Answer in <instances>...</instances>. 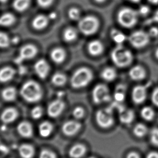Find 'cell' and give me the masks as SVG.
Listing matches in <instances>:
<instances>
[{"mask_svg":"<svg viewBox=\"0 0 158 158\" xmlns=\"http://www.w3.org/2000/svg\"><path fill=\"white\" fill-rule=\"evenodd\" d=\"M149 36L156 37L158 36V28L156 27H152L149 29V33H148Z\"/></svg>","mask_w":158,"mask_h":158,"instance_id":"cell-44","label":"cell"},{"mask_svg":"<svg viewBox=\"0 0 158 158\" xmlns=\"http://www.w3.org/2000/svg\"><path fill=\"white\" fill-rule=\"evenodd\" d=\"M51 57L53 61L56 64H61L66 59V52L64 49L61 48H56L52 51Z\"/></svg>","mask_w":158,"mask_h":158,"instance_id":"cell-23","label":"cell"},{"mask_svg":"<svg viewBox=\"0 0 158 158\" xmlns=\"http://www.w3.org/2000/svg\"><path fill=\"white\" fill-rule=\"evenodd\" d=\"M65 103L61 99H57L49 104L47 112L49 116L52 118H57L62 113L65 108Z\"/></svg>","mask_w":158,"mask_h":158,"instance_id":"cell-10","label":"cell"},{"mask_svg":"<svg viewBox=\"0 0 158 158\" xmlns=\"http://www.w3.org/2000/svg\"><path fill=\"white\" fill-rule=\"evenodd\" d=\"M110 36L114 42L118 44H122L126 40V35L117 29H113L111 31Z\"/></svg>","mask_w":158,"mask_h":158,"instance_id":"cell-30","label":"cell"},{"mask_svg":"<svg viewBox=\"0 0 158 158\" xmlns=\"http://www.w3.org/2000/svg\"><path fill=\"white\" fill-rule=\"evenodd\" d=\"M147 89L145 86L139 85L133 88L132 93V100L137 105L141 104L146 100Z\"/></svg>","mask_w":158,"mask_h":158,"instance_id":"cell-12","label":"cell"},{"mask_svg":"<svg viewBox=\"0 0 158 158\" xmlns=\"http://www.w3.org/2000/svg\"><path fill=\"white\" fill-rule=\"evenodd\" d=\"M151 100L152 103L158 107V87L154 89L151 95Z\"/></svg>","mask_w":158,"mask_h":158,"instance_id":"cell-41","label":"cell"},{"mask_svg":"<svg viewBox=\"0 0 158 158\" xmlns=\"http://www.w3.org/2000/svg\"><path fill=\"white\" fill-rule=\"evenodd\" d=\"M87 152L86 146L82 143H77L73 145L69 151V156L71 158H81Z\"/></svg>","mask_w":158,"mask_h":158,"instance_id":"cell-16","label":"cell"},{"mask_svg":"<svg viewBox=\"0 0 158 158\" xmlns=\"http://www.w3.org/2000/svg\"><path fill=\"white\" fill-rule=\"evenodd\" d=\"M111 59L117 67L124 68L132 63L133 55L131 51L122 44H118L111 52Z\"/></svg>","mask_w":158,"mask_h":158,"instance_id":"cell-2","label":"cell"},{"mask_svg":"<svg viewBox=\"0 0 158 158\" xmlns=\"http://www.w3.org/2000/svg\"><path fill=\"white\" fill-rule=\"evenodd\" d=\"M141 116L146 121H151L153 120L155 113L152 108L146 106L143 108L140 112Z\"/></svg>","mask_w":158,"mask_h":158,"instance_id":"cell-32","label":"cell"},{"mask_svg":"<svg viewBox=\"0 0 158 158\" xmlns=\"http://www.w3.org/2000/svg\"><path fill=\"white\" fill-rule=\"evenodd\" d=\"M85 114V111L83 108L77 106L73 110V116L76 119H81L84 118Z\"/></svg>","mask_w":158,"mask_h":158,"instance_id":"cell-38","label":"cell"},{"mask_svg":"<svg viewBox=\"0 0 158 158\" xmlns=\"http://www.w3.org/2000/svg\"><path fill=\"white\" fill-rule=\"evenodd\" d=\"M116 70L112 67H107L105 68L101 73V77L105 81L111 82L116 79Z\"/></svg>","mask_w":158,"mask_h":158,"instance_id":"cell-26","label":"cell"},{"mask_svg":"<svg viewBox=\"0 0 158 158\" xmlns=\"http://www.w3.org/2000/svg\"><path fill=\"white\" fill-rule=\"evenodd\" d=\"M156 58L158 59V48L156 49Z\"/></svg>","mask_w":158,"mask_h":158,"instance_id":"cell-51","label":"cell"},{"mask_svg":"<svg viewBox=\"0 0 158 158\" xmlns=\"http://www.w3.org/2000/svg\"><path fill=\"white\" fill-rule=\"evenodd\" d=\"M53 131V126L50 122L44 121L40 124L39 133L42 138H48L51 135Z\"/></svg>","mask_w":158,"mask_h":158,"instance_id":"cell-24","label":"cell"},{"mask_svg":"<svg viewBox=\"0 0 158 158\" xmlns=\"http://www.w3.org/2000/svg\"><path fill=\"white\" fill-rule=\"evenodd\" d=\"M92 100L96 105L108 102L110 100V90L107 86L103 84H98L93 89Z\"/></svg>","mask_w":158,"mask_h":158,"instance_id":"cell-7","label":"cell"},{"mask_svg":"<svg viewBox=\"0 0 158 158\" xmlns=\"http://www.w3.org/2000/svg\"><path fill=\"white\" fill-rule=\"evenodd\" d=\"M43 113L44 112L42 107L40 106H36L33 108L31 111V116L34 120H38L42 117Z\"/></svg>","mask_w":158,"mask_h":158,"instance_id":"cell-36","label":"cell"},{"mask_svg":"<svg viewBox=\"0 0 158 158\" xmlns=\"http://www.w3.org/2000/svg\"><path fill=\"white\" fill-rule=\"evenodd\" d=\"M17 131L20 136L24 138H30L33 136V127L28 121H23L19 123Z\"/></svg>","mask_w":158,"mask_h":158,"instance_id":"cell-15","label":"cell"},{"mask_svg":"<svg viewBox=\"0 0 158 158\" xmlns=\"http://www.w3.org/2000/svg\"><path fill=\"white\" fill-rule=\"evenodd\" d=\"M103 44L99 40H94L88 44V51L92 56H98L103 52Z\"/></svg>","mask_w":158,"mask_h":158,"instance_id":"cell-20","label":"cell"},{"mask_svg":"<svg viewBox=\"0 0 158 158\" xmlns=\"http://www.w3.org/2000/svg\"><path fill=\"white\" fill-rule=\"evenodd\" d=\"M19 116L18 110L15 108L8 107L6 108L1 115V120L6 125L13 123Z\"/></svg>","mask_w":158,"mask_h":158,"instance_id":"cell-13","label":"cell"},{"mask_svg":"<svg viewBox=\"0 0 158 158\" xmlns=\"http://www.w3.org/2000/svg\"><path fill=\"white\" fill-rule=\"evenodd\" d=\"M95 158V157H94V156H91V157H89V158Z\"/></svg>","mask_w":158,"mask_h":158,"instance_id":"cell-54","label":"cell"},{"mask_svg":"<svg viewBox=\"0 0 158 158\" xmlns=\"http://www.w3.org/2000/svg\"><path fill=\"white\" fill-rule=\"evenodd\" d=\"M77 30L72 27L66 28L63 33L64 40L67 42H72L77 39Z\"/></svg>","mask_w":158,"mask_h":158,"instance_id":"cell-27","label":"cell"},{"mask_svg":"<svg viewBox=\"0 0 158 158\" xmlns=\"http://www.w3.org/2000/svg\"><path fill=\"white\" fill-rule=\"evenodd\" d=\"M48 18L44 15L36 16L32 21V26L36 30H42L45 28L48 24Z\"/></svg>","mask_w":158,"mask_h":158,"instance_id":"cell-21","label":"cell"},{"mask_svg":"<svg viewBox=\"0 0 158 158\" xmlns=\"http://www.w3.org/2000/svg\"><path fill=\"white\" fill-rule=\"evenodd\" d=\"M3 143L1 141V140H0V149H1V147H2V146Z\"/></svg>","mask_w":158,"mask_h":158,"instance_id":"cell-53","label":"cell"},{"mask_svg":"<svg viewBox=\"0 0 158 158\" xmlns=\"http://www.w3.org/2000/svg\"><path fill=\"white\" fill-rule=\"evenodd\" d=\"M98 3H103V2H105L106 0H95Z\"/></svg>","mask_w":158,"mask_h":158,"instance_id":"cell-50","label":"cell"},{"mask_svg":"<svg viewBox=\"0 0 158 158\" xmlns=\"http://www.w3.org/2000/svg\"><path fill=\"white\" fill-rule=\"evenodd\" d=\"M15 70L10 67H6L0 70V82L5 83L13 79Z\"/></svg>","mask_w":158,"mask_h":158,"instance_id":"cell-22","label":"cell"},{"mask_svg":"<svg viewBox=\"0 0 158 158\" xmlns=\"http://www.w3.org/2000/svg\"><path fill=\"white\" fill-rule=\"evenodd\" d=\"M131 79L134 81H141L145 79L146 71L145 69L140 66H135L132 67L129 72Z\"/></svg>","mask_w":158,"mask_h":158,"instance_id":"cell-18","label":"cell"},{"mask_svg":"<svg viewBox=\"0 0 158 158\" xmlns=\"http://www.w3.org/2000/svg\"><path fill=\"white\" fill-rule=\"evenodd\" d=\"M133 132L134 135L136 137L139 138H141L147 134L148 128L147 126L144 124L139 123L134 126Z\"/></svg>","mask_w":158,"mask_h":158,"instance_id":"cell-29","label":"cell"},{"mask_svg":"<svg viewBox=\"0 0 158 158\" xmlns=\"http://www.w3.org/2000/svg\"><path fill=\"white\" fill-rule=\"evenodd\" d=\"M8 0H0V2L2 3L6 2Z\"/></svg>","mask_w":158,"mask_h":158,"instance_id":"cell-52","label":"cell"},{"mask_svg":"<svg viewBox=\"0 0 158 158\" xmlns=\"http://www.w3.org/2000/svg\"><path fill=\"white\" fill-rule=\"evenodd\" d=\"M149 1V2L151 3L152 4H157L158 3V0H148Z\"/></svg>","mask_w":158,"mask_h":158,"instance_id":"cell-48","label":"cell"},{"mask_svg":"<svg viewBox=\"0 0 158 158\" xmlns=\"http://www.w3.org/2000/svg\"><path fill=\"white\" fill-rule=\"evenodd\" d=\"M31 0H14V8L19 12L25 11L31 5Z\"/></svg>","mask_w":158,"mask_h":158,"instance_id":"cell-31","label":"cell"},{"mask_svg":"<svg viewBox=\"0 0 158 158\" xmlns=\"http://www.w3.org/2000/svg\"><path fill=\"white\" fill-rule=\"evenodd\" d=\"M151 21L158 23V10L154 14V15L153 18L152 19Z\"/></svg>","mask_w":158,"mask_h":158,"instance_id":"cell-47","label":"cell"},{"mask_svg":"<svg viewBox=\"0 0 158 158\" xmlns=\"http://www.w3.org/2000/svg\"><path fill=\"white\" fill-rule=\"evenodd\" d=\"M17 91L13 87H8L2 91L1 96L3 100L7 102H11L15 100Z\"/></svg>","mask_w":158,"mask_h":158,"instance_id":"cell-25","label":"cell"},{"mask_svg":"<svg viewBox=\"0 0 158 158\" xmlns=\"http://www.w3.org/2000/svg\"><path fill=\"white\" fill-rule=\"evenodd\" d=\"M52 82L55 86H64L67 82V77L63 73H56L52 77Z\"/></svg>","mask_w":158,"mask_h":158,"instance_id":"cell-33","label":"cell"},{"mask_svg":"<svg viewBox=\"0 0 158 158\" xmlns=\"http://www.w3.org/2000/svg\"><path fill=\"white\" fill-rule=\"evenodd\" d=\"M138 11L130 8H123L118 14V21L122 26L127 28L134 27L138 22Z\"/></svg>","mask_w":158,"mask_h":158,"instance_id":"cell-4","label":"cell"},{"mask_svg":"<svg viewBox=\"0 0 158 158\" xmlns=\"http://www.w3.org/2000/svg\"><path fill=\"white\" fill-rule=\"evenodd\" d=\"M39 158H57L54 152L49 149H44L40 152Z\"/></svg>","mask_w":158,"mask_h":158,"instance_id":"cell-40","label":"cell"},{"mask_svg":"<svg viewBox=\"0 0 158 158\" xmlns=\"http://www.w3.org/2000/svg\"><path fill=\"white\" fill-rule=\"evenodd\" d=\"M34 70L40 79H44L48 74L49 66L45 60L40 59L35 64Z\"/></svg>","mask_w":158,"mask_h":158,"instance_id":"cell-14","label":"cell"},{"mask_svg":"<svg viewBox=\"0 0 158 158\" xmlns=\"http://www.w3.org/2000/svg\"><path fill=\"white\" fill-rule=\"evenodd\" d=\"M81 127V123L79 121L69 120L62 126V132L66 136H73L80 131Z\"/></svg>","mask_w":158,"mask_h":158,"instance_id":"cell-11","label":"cell"},{"mask_svg":"<svg viewBox=\"0 0 158 158\" xmlns=\"http://www.w3.org/2000/svg\"><path fill=\"white\" fill-rule=\"evenodd\" d=\"M37 53V48L33 44H28L22 47L20 49L19 55L15 59V62L20 64L24 60L32 59Z\"/></svg>","mask_w":158,"mask_h":158,"instance_id":"cell-9","label":"cell"},{"mask_svg":"<svg viewBox=\"0 0 158 158\" xmlns=\"http://www.w3.org/2000/svg\"><path fill=\"white\" fill-rule=\"evenodd\" d=\"M10 43V39L6 33L0 32V48H6Z\"/></svg>","mask_w":158,"mask_h":158,"instance_id":"cell-35","label":"cell"},{"mask_svg":"<svg viewBox=\"0 0 158 158\" xmlns=\"http://www.w3.org/2000/svg\"><path fill=\"white\" fill-rule=\"evenodd\" d=\"M150 141L152 145L158 147V128H154L151 131Z\"/></svg>","mask_w":158,"mask_h":158,"instance_id":"cell-37","label":"cell"},{"mask_svg":"<svg viewBox=\"0 0 158 158\" xmlns=\"http://www.w3.org/2000/svg\"><path fill=\"white\" fill-rule=\"evenodd\" d=\"M93 79L91 70L87 68H79L73 74L70 80V84L73 88L80 89L84 88L90 84Z\"/></svg>","mask_w":158,"mask_h":158,"instance_id":"cell-3","label":"cell"},{"mask_svg":"<svg viewBox=\"0 0 158 158\" xmlns=\"http://www.w3.org/2000/svg\"><path fill=\"white\" fill-rule=\"evenodd\" d=\"M126 158H140V156L137 152L132 151L128 154Z\"/></svg>","mask_w":158,"mask_h":158,"instance_id":"cell-45","label":"cell"},{"mask_svg":"<svg viewBox=\"0 0 158 158\" xmlns=\"http://www.w3.org/2000/svg\"><path fill=\"white\" fill-rule=\"evenodd\" d=\"M146 158H158V152L156 151H152L147 154Z\"/></svg>","mask_w":158,"mask_h":158,"instance_id":"cell-46","label":"cell"},{"mask_svg":"<svg viewBox=\"0 0 158 158\" xmlns=\"http://www.w3.org/2000/svg\"><path fill=\"white\" fill-rule=\"evenodd\" d=\"M95 120L100 127L107 129L114 125V118L111 108L100 109L95 114Z\"/></svg>","mask_w":158,"mask_h":158,"instance_id":"cell-6","label":"cell"},{"mask_svg":"<svg viewBox=\"0 0 158 158\" xmlns=\"http://www.w3.org/2000/svg\"><path fill=\"white\" fill-rule=\"evenodd\" d=\"M134 118L135 114L132 110L123 108L119 112V120L124 125H129L132 123Z\"/></svg>","mask_w":158,"mask_h":158,"instance_id":"cell-17","label":"cell"},{"mask_svg":"<svg viewBox=\"0 0 158 158\" xmlns=\"http://www.w3.org/2000/svg\"><path fill=\"white\" fill-rule=\"evenodd\" d=\"M35 153L34 147L28 143H23L19 147V154L22 158H33Z\"/></svg>","mask_w":158,"mask_h":158,"instance_id":"cell-19","label":"cell"},{"mask_svg":"<svg viewBox=\"0 0 158 158\" xmlns=\"http://www.w3.org/2000/svg\"><path fill=\"white\" fill-rule=\"evenodd\" d=\"M149 11L150 9L149 7L147 6L143 5L141 6L139 9L138 13L139 14H140L141 15L146 16L149 14Z\"/></svg>","mask_w":158,"mask_h":158,"instance_id":"cell-43","label":"cell"},{"mask_svg":"<svg viewBox=\"0 0 158 158\" xmlns=\"http://www.w3.org/2000/svg\"><path fill=\"white\" fill-rule=\"evenodd\" d=\"M149 37L148 34L143 31H135L130 35L129 41L134 48H142L149 43Z\"/></svg>","mask_w":158,"mask_h":158,"instance_id":"cell-8","label":"cell"},{"mask_svg":"<svg viewBox=\"0 0 158 158\" xmlns=\"http://www.w3.org/2000/svg\"><path fill=\"white\" fill-rule=\"evenodd\" d=\"M125 92L123 89V87L120 86L118 87L114 94V100H115V102L121 103L125 100Z\"/></svg>","mask_w":158,"mask_h":158,"instance_id":"cell-34","label":"cell"},{"mask_svg":"<svg viewBox=\"0 0 158 158\" xmlns=\"http://www.w3.org/2000/svg\"><path fill=\"white\" fill-rule=\"evenodd\" d=\"M79 30L84 35H93L98 31L99 21L96 17L87 16L79 20L78 23Z\"/></svg>","mask_w":158,"mask_h":158,"instance_id":"cell-5","label":"cell"},{"mask_svg":"<svg viewBox=\"0 0 158 158\" xmlns=\"http://www.w3.org/2000/svg\"><path fill=\"white\" fill-rule=\"evenodd\" d=\"M15 21V16L11 13H5L0 16V26L8 27Z\"/></svg>","mask_w":158,"mask_h":158,"instance_id":"cell-28","label":"cell"},{"mask_svg":"<svg viewBox=\"0 0 158 158\" xmlns=\"http://www.w3.org/2000/svg\"><path fill=\"white\" fill-rule=\"evenodd\" d=\"M68 16L71 20L77 21L80 19V12L77 8H72L68 11Z\"/></svg>","mask_w":158,"mask_h":158,"instance_id":"cell-39","label":"cell"},{"mask_svg":"<svg viewBox=\"0 0 158 158\" xmlns=\"http://www.w3.org/2000/svg\"><path fill=\"white\" fill-rule=\"evenodd\" d=\"M129 1L133 3H138L140 1V0H129Z\"/></svg>","mask_w":158,"mask_h":158,"instance_id":"cell-49","label":"cell"},{"mask_svg":"<svg viewBox=\"0 0 158 158\" xmlns=\"http://www.w3.org/2000/svg\"><path fill=\"white\" fill-rule=\"evenodd\" d=\"M20 94L25 101L29 103H36L42 99L41 87L36 82L32 80L26 82L20 89Z\"/></svg>","mask_w":158,"mask_h":158,"instance_id":"cell-1","label":"cell"},{"mask_svg":"<svg viewBox=\"0 0 158 158\" xmlns=\"http://www.w3.org/2000/svg\"><path fill=\"white\" fill-rule=\"evenodd\" d=\"M54 0H37V3L40 7L47 8L53 3Z\"/></svg>","mask_w":158,"mask_h":158,"instance_id":"cell-42","label":"cell"}]
</instances>
